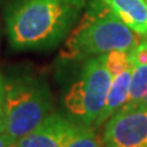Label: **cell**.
<instances>
[{"mask_svg": "<svg viewBox=\"0 0 147 147\" xmlns=\"http://www.w3.org/2000/svg\"><path fill=\"white\" fill-rule=\"evenodd\" d=\"M103 58H104V64L112 77L117 76L118 74L134 66L131 63L129 50H121V49L112 50V52L107 54H103Z\"/></svg>", "mask_w": 147, "mask_h": 147, "instance_id": "obj_11", "label": "cell"}, {"mask_svg": "<svg viewBox=\"0 0 147 147\" xmlns=\"http://www.w3.org/2000/svg\"><path fill=\"white\" fill-rule=\"evenodd\" d=\"M64 117L52 113L27 135L17 140L20 147H61V125Z\"/></svg>", "mask_w": 147, "mask_h": 147, "instance_id": "obj_6", "label": "cell"}, {"mask_svg": "<svg viewBox=\"0 0 147 147\" xmlns=\"http://www.w3.org/2000/svg\"><path fill=\"white\" fill-rule=\"evenodd\" d=\"M129 53H130V59L134 66L147 64V40L141 39V42L131 50H129Z\"/></svg>", "mask_w": 147, "mask_h": 147, "instance_id": "obj_12", "label": "cell"}, {"mask_svg": "<svg viewBox=\"0 0 147 147\" xmlns=\"http://www.w3.org/2000/svg\"><path fill=\"white\" fill-rule=\"evenodd\" d=\"M142 36L132 31L102 0H91L77 22L60 57L66 60H86L112 50H131L141 42Z\"/></svg>", "mask_w": 147, "mask_h": 147, "instance_id": "obj_2", "label": "cell"}, {"mask_svg": "<svg viewBox=\"0 0 147 147\" xmlns=\"http://www.w3.org/2000/svg\"><path fill=\"white\" fill-rule=\"evenodd\" d=\"M86 0H12L5 10L10 45L42 50L58 45L71 32Z\"/></svg>", "mask_w": 147, "mask_h": 147, "instance_id": "obj_1", "label": "cell"}, {"mask_svg": "<svg viewBox=\"0 0 147 147\" xmlns=\"http://www.w3.org/2000/svg\"><path fill=\"white\" fill-rule=\"evenodd\" d=\"M104 147H109V146H104Z\"/></svg>", "mask_w": 147, "mask_h": 147, "instance_id": "obj_18", "label": "cell"}, {"mask_svg": "<svg viewBox=\"0 0 147 147\" xmlns=\"http://www.w3.org/2000/svg\"><path fill=\"white\" fill-rule=\"evenodd\" d=\"M15 142H17V139L11 136L7 132H0V147H10Z\"/></svg>", "mask_w": 147, "mask_h": 147, "instance_id": "obj_14", "label": "cell"}, {"mask_svg": "<svg viewBox=\"0 0 147 147\" xmlns=\"http://www.w3.org/2000/svg\"><path fill=\"white\" fill-rule=\"evenodd\" d=\"M3 100L5 132L17 140L53 113L47 81L28 71H17L4 79Z\"/></svg>", "mask_w": 147, "mask_h": 147, "instance_id": "obj_3", "label": "cell"}, {"mask_svg": "<svg viewBox=\"0 0 147 147\" xmlns=\"http://www.w3.org/2000/svg\"><path fill=\"white\" fill-rule=\"evenodd\" d=\"M10 147H20V146H18V145H17V142H15V144H13V145H11Z\"/></svg>", "mask_w": 147, "mask_h": 147, "instance_id": "obj_16", "label": "cell"}, {"mask_svg": "<svg viewBox=\"0 0 147 147\" xmlns=\"http://www.w3.org/2000/svg\"><path fill=\"white\" fill-rule=\"evenodd\" d=\"M132 67L118 74L117 76H114L112 79V84H110L104 105L92 126L98 127L99 125H102L103 123L107 121L110 117L114 115V114L126 103L127 96H129V87H130Z\"/></svg>", "mask_w": 147, "mask_h": 147, "instance_id": "obj_7", "label": "cell"}, {"mask_svg": "<svg viewBox=\"0 0 147 147\" xmlns=\"http://www.w3.org/2000/svg\"><path fill=\"white\" fill-rule=\"evenodd\" d=\"M147 93V64L132 67L127 100L124 105H137Z\"/></svg>", "mask_w": 147, "mask_h": 147, "instance_id": "obj_10", "label": "cell"}, {"mask_svg": "<svg viewBox=\"0 0 147 147\" xmlns=\"http://www.w3.org/2000/svg\"><path fill=\"white\" fill-rule=\"evenodd\" d=\"M103 142L109 147H147V107L123 105L107 120Z\"/></svg>", "mask_w": 147, "mask_h": 147, "instance_id": "obj_5", "label": "cell"}, {"mask_svg": "<svg viewBox=\"0 0 147 147\" xmlns=\"http://www.w3.org/2000/svg\"><path fill=\"white\" fill-rule=\"evenodd\" d=\"M103 137L96 134L92 125L77 123L64 117L61 125V147H104Z\"/></svg>", "mask_w": 147, "mask_h": 147, "instance_id": "obj_9", "label": "cell"}, {"mask_svg": "<svg viewBox=\"0 0 147 147\" xmlns=\"http://www.w3.org/2000/svg\"><path fill=\"white\" fill-rule=\"evenodd\" d=\"M127 27L141 36L147 33V6L144 0H102Z\"/></svg>", "mask_w": 147, "mask_h": 147, "instance_id": "obj_8", "label": "cell"}, {"mask_svg": "<svg viewBox=\"0 0 147 147\" xmlns=\"http://www.w3.org/2000/svg\"><path fill=\"white\" fill-rule=\"evenodd\" d=\"M3 86L4 77L0 72V132H5V125H4V100H3Z\"/></svg>", "mask_w": 147, "mask_h": 147, "instance_id": "obj_13", "label": "cell"}, {"mask_svg": "<svg viewBox=\"0 0 147 147\" xmlns=\"http://www.w3.org/2000/svg\"><path fill=\"white\" fill-rule=\"evenodd\" d=\"M112 79L103 55L86 59L80 76L67 88L63 99L74 120L93 125L104 105Z\"/></svg>", "mask_w": 147, "mask_h": 147, "instance_id": "obj_4", "label": "cell"}, {"mask_svg": "<svg viewBox=\"0 0 147 147\" xmlns=\"http://www.w3.org/2000/svg\"><path fill=\"white\" fill-rule=\"evenodd\" d=\"M142 39H145V40H147V33H146L145 36H142Z\"/></svg>", "mask_w": 147, "mask_h": 147, "instance_id": "obj_17", "label": "cell"}, {"mask_svg": "<svg viewBox=\"0 0 147 147\" xmlns=\"http://www.w3.org/2000/svg\"><path fill=\"white\" fill-rule=\"evenodd\" d=\"M140 104H142V105H145V107H147V93H146V96L144 97V99L141 100V103Z\"/></svg>", "mask_w": 147, "mask_h": 147, "instance_id": "obj_15", "label": "cell"}]
</instances>
